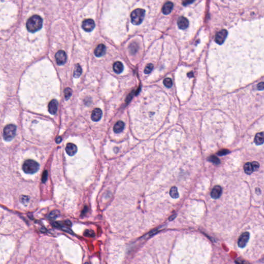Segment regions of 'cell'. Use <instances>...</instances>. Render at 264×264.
<instances>
[{
  "label": "cell",
  "instance_id": "obj_1",
  "mask_svg": "<svg viewBox=\"0 0 264 264\" xmlns=\"http://www.w3.org/2000/svg\"><path fill=\"white\" fill-rule=\"evenodd\" d=\"M42 23V19L39 16L34 15L30 18L26 22V28L30 32H36L41 29Z\"/></svg>",
  "mask_w": 264,
  "mask_h": 264
},
{
  "label": "cell",
  "instance_id": "obj_2",
  "mask_svg": "<svg viewBox=\"0 0 264 264\" xmlns=\"http://www.w3.org/2000/svg\"><path fill=\"white\" fill-rule=\"evenodd\" d=\"M39 169V164L35 160H28L24 162L22 169L24 172L27 174H32L37 172Z\"/></svg>",
  "mask_w": 264,
  "mask_h": 264
},
{
  "label": "cell",
  "instance_id": "obj_3",
  "mask_svg": "<svg viewBox=\"0 0 264 264\" xmlns=\"http://www.w3.org/2000/svg\"><path fill=\"white\" fill-rule=\"evenodd\" d=\"M145 16V11L141 8L135 9L131 14V21L134 25H137L140 24Z\"/></svg>",
  "mask_w": 264,
  "mask_h": 264
},
{
  "label": "cell",
  "instance_id": "obj_4",
  "mask_svg": "<svg viewBox=\"0 0 264 264\" xmlns=\"http://www.w3.org/2000/svg\"><path fill=\"white\" fill-rule=\"evenodd\" d=\"M16 126L13 124H10L6 126L4 128L3 137L7 141H11L15 136L16 133Z\"/></svg>",
  "mask_w": 264,
  "mask_h": 264
},
{
  "label": "cell",
  "instance_id": "obj_5",
  "mask_svg": "<svg viewBox=\"0 0 264 264\" xmlns=\"http://www.w3.org/2000/svg\"><path fill=\"white\" fill-rule=\"evenodd\" d=\"M95 21L91 19L85 20L82 22V28L85 31L90 32L95 28Z\"/></svg>",
  "mask_w": 264,
  "mask_h": 264
},
{
  "label": "cell",
  "instance_id": "obj_6",
  "mask_svg": "<svg viewBox=\"0 0 264 264\" xmlns=\"http://www.w3.org/2000/svg\"><path fill=\"white\" fill-rule=\"evenodd\" d=\"M55 59L56 63L59 65L65 64L67 61V55L64 51L59 50L55 54Z\"/></svg>",
  "mask_w": 264,
  "mask_h": 264
},
{
  "label": "cell",
  "instance_id": "obj_7",
  "mask_svg": "<svg viewBox=\"0 0 264 264\" xmlns=\"http://www.w3.org/2000/svg\"><path fill=\"white\" fill-rule=\"evenodd\" d=\"M250 238V234L249 232H246L240 235L238 241V247L243 248L246 247L248 241Z\"/></svg>",
  "mask_w": 264,
  "mask_h": 264
},
{
  "label": "cell",
  "instance_id": "obj_8",
  "mask_svg": "<svg viewBox=\"0 0 264 264\" xmlns=\"http://www.w3.org/2000/svg\"><path fill=\"white\" fill-rule=\"evenodd\" d=\"M227 30H222L217 33L215 40L217 43H218L219 44H221L224 42V41L227 37Z\"/></svg>",
  "mask_w": 264,
  "mask_h": 264
},
{
  "label": "cell",
  "instance_id": "obj_9",
  "mask_svg": "<svg viewBox=\"0 0 264 264\" xmlns=\"http://www.w3.org/2000/svg\"><path fill=\"white\" fill-rule=\"evenodd\" d=\"M53 225L55 227L59 228L61 229H62L63 231H64L65 232H69L70 233L71 230L70 229L67 227H70V225H71V222L69 221H66L65 222V224L63 223H61V222H56L53 223Z\"/></svg>",
  "mask_w": 264,
  "mask_h": 264
},
{
  "label": "cell",
  "instance_id": "obj_10",
  "mask_svg": "<svg viewBox=\"0 0 264 264\" xmlns=\"http://www.w3.org/2000/svg\"><path fill=\"white\" fill-rule=\"evenodd\" d=\"M222 193V188L220 186L217 185L212 188V191L210 193V196L213 199H217L221 197Z\"/></svg>",
  "mask_w": 264,
  "mask_h": 264
},
{
  "label": "cell",
  "instance_id": "obj_11",
  "mask_svg": "<svg viewBox=\"0 0 264 264\" xmlns=\"http://www.w3.org/2000/svg\"><path fill=\"white\" fill-rule=\"evenodd\" d=\"M58 105L59 103L56 100L54 99L51 100L48 105V109L49 113L52 115H55L57 111Z\"/></svg>",
  "mask_w": 264,
  "mask_h": 264
},
{
  "label": "cell",
  "instance_id": "obj_12",
  "mask_svg": "<svg viewBox=\"0 0 264 264\" xmlns=\"http://www.w3.org/2000/svg\"><path fill=\"white\" fill-rule=\"evenodd\" d=\"M66 151L69 156H73L78 151V148L73 143H68L66 147Z\"/></svg>",
  "mask_w": 264,
  "mask_h": 264
},
{
  "label": "cell",
  "instance_id": "obj_13",
  "mask_svg": "<svg viewBox=\"0 0 264 264\" xmlns=\"http://www.w3.org/2000/svg\"><path fill=\"white\" fill-rule=\"evenodd\" d=\"M178 27L181 30H186L188 27V20L184 17H180L178 20Z\"/></svg>",
  "mask_w": 264,
  "mask_h": 264
},
{
  "label": "cell",
  "instance_id": "obj_14",
  "mask_svg": "<svg viewBox=\"0 0 264 264\" xmlns=\"http://www.w3.org/2000/svg\"><path fill=\"white\" fill-rule=\"evenodd\" d=\"M102 116V111L100 108H95L91 114V119L93 121L97 122L100 120Z\"/></svg>",
  "mask_w": 264,
  "mask_h": 264
},
{
  "label": "cell",
  "instance_id": "obj_15",
  "mask_svg": "<svg viewBox=\"0 0 264 264\" xmlns=\"http://www.w3.org/2000/svg\"><path fill=\"white\" fill-rule=\"evenodd\" d=\"M106 52V47L103 44H100L95 50V54L98 57L103 56Z\"/></svg>",
  "mask_w": 264,
  "mask_h": 264
},
{
  "label": "cell",
  "instance_id": "obj_16",
  "mask_svg": "<svg viewBox=\"0 0 264 264\" xmlns=\"http://www.w3.org/2000/svg\"><path fill=\"white\" fill-rule=\"evenodd\" d=\"M173 8V4L171 2H168L164 4L162 7V12L164 15H168L170 13Z\"/></svg>",
  "mask_w": 264,
  "mask_h": 264
},
{
  "label": "cell",
  "instance_id": "obj_17",
  "mask_svg": "<svg viewBox=\"0 0 264 264\" xmlns=\"http://www.w3.org/2000/svg\"><path fill=\"white\" fill-rule=\"evenodd\" d=\"M254 142L257 145H261L264 143V132L258 133L256 135Z\"/></svg>",
  "mask_w": 264,
  "mask_h": 264
},
{
  "label": "cell",
  "instance_id": "obj_18",
  "mask_svg": "<svg viewBox=\"0 0 264 264\" xmlns=\"http://www.w3.org/2000/svg\"><path fill=\"white\" fill-rule=\"evenodd\" d=\"M124 68V65L120 61H116L113 65V70L116 73H121L123 71Z\"/></svg>",
  "mask_w": 264,
  "mask_h": 264
},
{
  "label": "cell",
  "instance_id": "obj_19",
  "mask_svg": "<svg viewBox=\"0 0 264 264\" xmlns=\"http://www.w3.org/2000/svg\"><path fill=\"white\" fill-rule=\"evenodd\" d=\"M125 126V124L122 121H119L115 124L114 126V131L116 133H120L124 130Z\"/></svg>",
  "mask_w": 264,
  "mask_h": 264
},
{
  "label": "cell",
  "instance_id": "obj_20",
  "mask_svg": "<svg viewBox=\"0 0 264 264\" xmlns=\"http://www.w3.org/2000/svg\"><path fill=\"white\" fill-rule=\"evenodd\" d=\"M244 169L245 173L247 174H251V173H252V172L254 171L252 162H248L245 164Z\"/></svg>",
  "mask_w": 264,
  "mask_h": 264
},
{
  "label": "cell",
  "instance_id": "obj_21",
  "mask_svg": "<svg viewBox=\"0 0 264 264\" xmlns=\"http://www.w3.org/2000/svg\"><path fill=\"white\" fill-rule=\"evenodd\" d=\"M169 193H170L171 197H172L173 199H177L179 197L178 188L175 186H173L170 189Z\"/></svg>",
  "mask_w": 264,
  "mask_h": 264
},
{
  "label": "cell",
  "instance_id": "obj_22",
  "mask_svg": "<svg viewBox=\"0 0 264 264\" xmlns=\"http://www.w3.org/2000/svg\"><path fill=\"white\" fill-rule=\"evenodd\" d=\"M82 68L80 67V65L76 64L75 67L74 71V77L76 78H78V77H80L82 74Z\"/></svg>",
  "mask_w": 264,
  "mask_h": 264
},
{
  "label": "cell",
  "instance_id": "obj_23",
  "mask_svg": "<svg viewBox=\"0 0 264 264\" xmlns=\"http://www.w3.org/2000/svg\"><path fill=\"white\" fill-rule=\"evenodd\" d=\"M72 94V90L70 88H67L64 90V95H65V99L68 100Z\"/></svg>",
  "mask_w": 264,
  "mask_h": 264
},
{
  "label": "cell",
  "instance_id": "obj_24",
  "mask_svg": "<svg viewBox=\"0 0 264 264\" xmlns=\"http://www.w3.org/2000/svg\"><path fill=\"white\" fill-rule=\"evenodd\" d=\"M208 160L210 161V162H212L215 164H220V160L217 157L214 156V155H212L210 156L209 158H208Z\"/></svg>",
  "mask_w": 264,
  "mask_h": 264
},
{
  "label": "cell",
  "instance_id": "obj_25",
  "mask_svg": "<svg viewBox=\"0 0 264 264\" xmlns=\"http://www.w3.org/2000/svg\"><path fill=\"white\" fill-rule=\"evenodd\" d=\"M154 66L152 64H148L145 68L144 70V72L145 74H149L152 71V70L153 69Z\"/></svg>",
  "mask_w": 264,
  "mask_h": 264
},
{
  "label": "cell",
  "instance_id": "obj_26",
  "mask_svg": "<svg viewBox=\"0 0 264 264\" xmlns=\"http://www.w3.org/2000/svg\"><path fill=\"white\" fill-rule=\"evenodd\" d=\"M164 84L167 88H170L172 86V80L171 78H166L164 80Z\"/></svg>",
  "mask_w": 264,
  "mask_h": 264
},
{
  "label": "cell",
  "instance_id": "obj_27",
  "mask_svg": "<svg viewBox=\"0 0 264 264\" xmlns=\"http://www.w3.org/2000/svg\"><path fill=\"white\" fill-rule=\"evenodd\" d=\"M59 215H60V213L59 210H54L50 213L49 215V218L52 219H55L59 217Z\"/></svg>",
  "mask_w": 264,
  "mask_h": 264
},
{
  "label": "cell",
  "instance_id": "obj_28",
  "mask_svg": "<svg viewBox=\"0 0 264 264\" xmlns=\"http://www.w3.org/2000/svg\"><path fill=\"white\" fill-rule=\"evenodd\" d=\"M84 234V236L89 237H92L95 236V234L93 231L90 230V229H87L86 231H85Z\"/></svg>",
  "mask_w": 264,
  "mask_h": 264
},
{
  "label": "cell",
  "instance_id": "obj_29",
  "mask_svg": "<svg viewBox=\"0 0 264 264\" xmlns=\"http://www.w3.org/2000/svg\"><path fill=\"white\" fill-rule=\"evenodd\" d=\"M137 51V47L135 43H133L130 46V51L132 54H135Z\"/></svg>",
  "mask_w": 264,
  "mask_h": 264
},
{
  "label": "cell",
  "instance_id": "obj_30",
  "mask_svg": "<svg viewBox=\"0 0 264 264\" xmlns=\"http://www.w3.org/2000/svg\"><path fill=\"white\" fill-rule=\"evenodd\" d=\"M28 201H29V197L28 196H22L21 197H20V201L24 205L26 203H28Z\"/></svg>",
  "mask_w": 264,
  "mask_h": 264
},
{
  "label": "cell",
  "instance_id": "obj_31",
  "mask_svg": "<svg viewBox=\"0 0 264 264\" xmlns=\"http://www.w3.org/2000/svg\"><path fill=\"white\" fill-rule=\"evenodd\" d=\"M229 153V151L228 150L223 149L221 150L220 151H219L217 153V154H218V155H219V156H223V155H224L227 154Z\"/></svg>",
  "mask_w": 264,
  "mask_h": 264
},
{
  "label": "cell",
  "instance_id": "obj_32",
  "mask_svg": "<svg viewBox=\"0 0 264 264\" xmlns=\"http://www.w3.org/2000/svg\"><path fill=\"white\" fill-rule=\"evenodd\" d=\"M48 172H47V170L43 172L42 176V181L43 183H45L46 182V181L48 179Z\"/></svg>",
  "mask_w": 264,
  "mask_h": 264
},
{
  "label": "cell",
  "instance_id": "obj_33",
  "mask_svg": "<svg viewBox=\"0 0 264 264\" xmlns=\"http://www.w3.org/2000/svg\"><path fill=\"white\" fill-rule=\"evenodd\" d=\"M252 166H253V167L254 171H256V170H257L259 168L260 164L258 162H252Z\"/></svg>",
  "mask_w": 264,
  "mask_h": 264
},
{
  "label": "cell",
  "instance_id": "obj_34",
  "mask_svg": "<svg viewBox=\"0 0 264 264\" xmlns=\"http://www.w3.org/2000/svg\"><path fill=\"white\" fill-rule=\"evenodd\" d=\"M258 89L259 90H263L264 89V82H261L258 85Z\"/></svg>",
  "mask_w": 264,
  "mask_h": 264
},
{
  "label": "cell",
  "instance_id": "obj_35",
  "mask_svg": "<svg viewBox=\"0 0 264 264\" xmlns=\"http://www.w3.org/2000/svg\"><path fill=\"white\" fill-rule=\"evenodd\" d=\"M194 1H195V0H186L184 2H183V5H186L189 4L190 3H193Z\"/></svg>",
  "mask_w": 264,
  "mask_h": 264
},
{
  "label": "cell",
  "instance_id": "obj_36",
  "mask_svg": "<svg viewBox=\"0 0 264 264\" xmlns=\"http://www.w3.org/2000/svg\"><path fill=\"white\" fill-rule=\"evenodd\" d=\"M61 140H62V138H61V137L59 136L56 137V143H61Z\"/></svg>",
  "mask_w": 264,
  "mask_h": 264
}]
</instances>
